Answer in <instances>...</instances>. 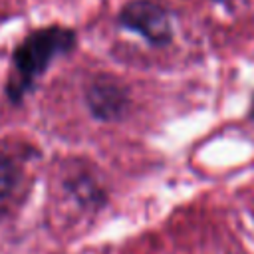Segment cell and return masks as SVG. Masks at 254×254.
I'll return each mask as SVG.
<instances>
[{
  "label": "cell",
  "mask_w": 254,
  "mask_h": 254,
  "mask_svg": "<svg viewBox=\"0 0 254 254\" xmlns=\"http://www.w3.org/2000/svg\"><path fill=\"white\" fill-rule=\"evenodd\" d=\"M75 46L77 34L69 28L50 26L30 32L12 52V73L6 83V97L12 103H22L52 62L71 54Z\"/></svg>",
  "instance_id": "cell-1"
},
{
  "label": "cell",
  "mask_w": 254,
  "mask_h": 254,
  "mask_svg": "<svg viewBox=\"0 0 254 254\" xmlns=\"http://www.w3.org/2000/svg\"><path fill=\"white\" fill-rule=\"evenodd\" d=\"M121 28L139 34L147 44L155 48L169 46L173 42V20L169 10L157 0H131L119 14Z\"/></svg>",
  "instance_id": "cell-2"
},
{
  "label": "cell",
  "mask_w": 254,
  "mask_h": 254,
  "mask_svg": "<svg viewBox=\"0 0 254 254\" xmlns=\"http://www.w3.org/2000/svg\"><path fill=\"white\" fill-rule=\"evenodd\" d=\"M85 105L93 119L101 123H115L125 119L131 95L129 89L113 75H97L85 87Z\"/></svg>",
  "instance_id": "cell-3"
},
{
  "label": "cell",
  "mask_w": 254,
  "mask_h": 254,
  "mask_svg": "<svg viewBox=\"0 0 254 254\" xmlns=\"http://www.w3.org/2000/svg\"><path fill=\"white\" fill-rule=\"evenodd\" d=\"M18 183V169L14 161L0 153V198L8 196Z\"/></svg>",
  "instance_id": "cell-4"
}]
</instances>
